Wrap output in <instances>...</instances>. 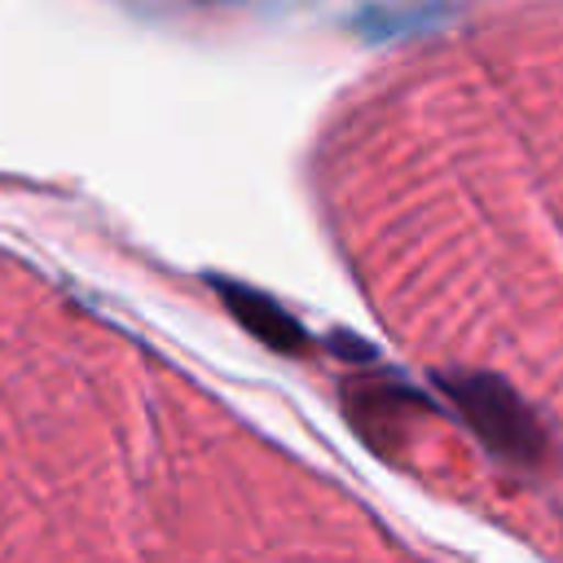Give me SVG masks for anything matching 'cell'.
<instances>
[{
    "instance_id": "obj_2",
    "label": "cell",
    "mask_w": 563,
    "mask_h": 563,
    "mask_svg": "<svg viewBox=\"0 0 563 563\" xmlns=\"http://www.w3.org/2000/svg\"><path fill=\"white\" fill-rule=\"evenodd\" d=\"M224 299L233 303V312L242 317V325H251V330H255L260 339H268L273 347H299V343H303V330H295V325L286 321V312L273 308L264 295L242 290V286H224Z\"/></svg>"
},
{
    "instance_id": "obj_1",
    "label": "cell",
    "mask_w": 563,
    "mask_h": 563,
    "mask_svg": "<svg viewBox=\"0 0 563 563\" xmlns=\"http://www.w3.org/2000/svg\"><path fill=\"white\" fill-rule=\"evenodd\" d=\"M453 396L475 418V427L488 435V444L506 449L510 457H532L541 449V435H537L532 418L519 409V400L506 387H497L488 378H466L462 387H453Z\"/></svg>"
}]
</instances>
